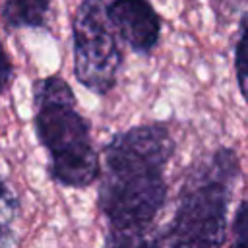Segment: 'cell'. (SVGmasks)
<instances>
[{"instance_id": "obj_6", "label": "cell", "mask_w": 248, "mask_h": 248, "mask_svg": "<svg viewBox=\"0 0 248 248\" xmlns=\"http://www.w3.org/2000/svg\"><path fill=\"white\" fill-rule=\"evenodd\" d=\"M52 0H0V19L8 31L46 29Z\"/></svg>"}, {"instance_id": "obj_2", "label": "cell", "mask_w": 248, "mask_h": 248, "mask_svg": "<svg viewBox=\"0 0 248 248\" xmlns=\"http://www.w3.org/2000/svg\"><path fill=\"white\" fill-rule=\"evenodd\" d=\"M242 176L234 147L219 145L196 159L178 188L170 219L136 236H105L103 248H223L229 207Z\"/></svg>"}, {"instance_id": "obj_1", "label": "cell", "mask_w": 248, "mask_h": 248, "mask_svg": "<svg viewBox=\"0 0 248 248\" xmlns=\"http://www.w3.org/2000/svg\"><path fill=\"white\" fill-rule=\"evenodd\" d=\"M176 140L167 122H143L116 132L101 149L97 207L105 236H136L157 225L169 202L167 165Z\"/></svg>"}, {"instance_id": "obj_9", "label": "cell", "mask_w": 248, "mask_h": 248, "mask_svg": "<svg viewBox=\"0 0 248 248\" xmlns=\"http://www.w3.org/2000/svg\"><path fill=\"white\" fill-rule=\"evenodd\" d=\"M209 6L219 29H227L234 16L238 17L242 12H246V0H209Z\"/></svg>"}, {"instance_id": "obj_5", "label": "cell", "mask_w": 248, "mask_h": 248, "mask_svg": "<svg viewBox=\"0 0 248 248\" xmlns=\"http://www.w3.org/2000/svg\"><path fill=\"white\" fill-rule=\"evenodd\" d=\"M107 19L124 46L140 56H149L161 43L163 19L149 0H107Z\"/></svg>"}, {"instance_id": "obj_4", "label": "cell", "mask_w": 248, "mask_h": 248, "mask_svg": "<svg viewBox=\"0 0 248 248\" xmlns=\"http://www.w3.org/2000/svg\"><path fill=\"white\" fill-rule=\"evenodd\" d=\"M105 2L81 0L70 23L74 78L99 97L116 87L124 66V52L107 19Z\"/></svg>"}, {"instance_id": "obj_11", "label": "cell", "mask_w": 248, "mask_h": 248, "mask_svg": "<svg viewBox=\"0 0 248 248\" xmlns=\"http://www.w3.org/2000/svg\"><path fill=\"white\" fill-rule=\"evenodd\" d=\"M14 76H16V68H14V62L0 39V97L4 93H8V89L12 87L14 83Z\"/></svg>"}, {"instance_id": "obj_10", "label": "cell", "mask_w": 248, "mask_h": 248, "mask_svg": "<svg viewBox=\"0 0 248 248\" xmlns=\"http://www.w3.org/2000/svg\"><path fill=\"white\" fill-rule=\"evenodd\" d=\"M231 236H232V246L231 248H246V200L242 198L236 205V211L232 215L231 223Z\"/></svg>"}, {"instance_id": "obj_8", "label": "cell", "mask_w": 248, "mask_h": 248, "mask_svg": "<svg viewBox=\"0 0 248 248\" xmlns=\"http://www.w3.org/2000/svg\"><path fill=\"white\" fill-rule=\"evenodd\" d=\"M246 19L248 12H242L238 16V25H236V37L232 45V54H234V74H236V85L240 91V97L246 99V62H244V39H246Z\"/></svg>"}, {"instance_id": "obj_3", "label": "cell", "mask_w": 248, "mask_h": 248, "mask_svg": "<svg viewBox=\"0 0 248 248\" xmlns=\"http://www.w3.org/2000/svg\"><path fill=\"white\" fill-rule=\"evenodd\" d=\"M33 130L48 155L46 174L62 188L85 190L99 178L91 122L79 110L72 85L58 74L33 81Z\"/></svg>"}, {"instance_id": "obj_7", "label": "cell", "mask_w": 248, "mask_h": 248, "mask_svg": "<svg viewBox=\"0 0 248 248\" xmlns=\"http://www.w3.org/2000/svg\"><path fill=\"white\" fill-rule=\"evenodd\" d=\"M19 215V198L10 184L0 176V244H10L14 223Z\"/></svg>"}]
</instances>
